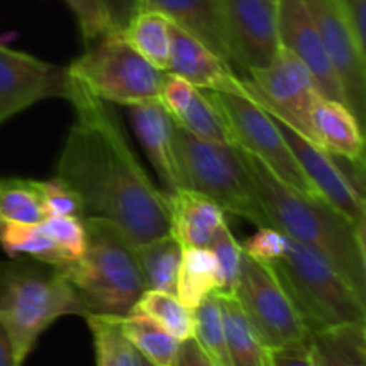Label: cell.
Masks as SVG:
<instances>
[{
    "label": "cell",
    "mask_w": 366,
    "mask_h": 366,
    "mask_svg": "<svg viewBox=\"0 0 366 366\" xmlns=\"http://www.w3.org/2000/svg\"><path fill=\"white\" fill-rule=\"evenodd\" d=\"M311 332L366 322V302L322 254L288 238L270 264Z\"/></svg>",
    "instance_id": "5b68a950"
},
{
    "label": "cell",
    "mask_w": 366,
    "mask_h": 366,
    "mask_svg": "<svg viewBox=\"0 0 366 366\" xmlns=\"http://www.w3.org/2000/svg\"><path fill=\"white\" fill-rule=\"evenodd\" d=\"M0 245L9 256H29L39 263L54 264V267L70 263L39 224H2Z\"/></svg>",
    "instance_id": "f546056e"
},
{
    "label": "cell",
    "mask_w": 366,
    "mask_h": 366,
    "mask_svg": "<svg viewBox=\"0 0 366 366\" xmlns=\"http://www.w3.org/2000/svg\"><path fill=\"white\" fill-rule=\"evenodd\" d=\"M272 2H275V0H272Z\"/></svg>",
    "instance_id": "f6af8a7d"
},
{
    "label": "cell",
    "mask_w": 366,
    "mask_h": 366,
    "mask_svg": "<svg viewBox=\"0 0 366 366\" xmlns=\"http://www.w3.org/2000/svg\"><path fill=\"white\" fill-rule=\"evenodd\" d=\"M21 365L24 363H21L20 357H18L13 338H11L6 324L0 320V366H21Z\"/></svg>",
    "instance_id": "7bdbcfd3"
},
{
    "label": "cell",
    "mask_w": 366,
    "mask_h": 366,
    "mask_svg": "<svg viewBox=\"0 0 366 366\" xmlns=\"http://www.w3.org/2000/svg\"><path fill=\"white\" fill-rule=\"evenodd\" d=\"M129 117L139 145L159 179L161 192L172 197L184 189L175 150V120L172 114L156 99L129 106Z\"/></svg>",
    "instance_id": "e0dca14e"
},
{
    "label": "cell",
    "mask_w": 366,
    "mask_h": 366,
    "mask_svg": "<svg viewBox=\"0 0 366 366\" xmlns=\"http://www.w3.org/2000/svg\"><path fill=\"white\" fill-rule=\"evenodd\" d=\"M46 218L38 181L11 177L0 181V225L41 224Z\"/></svg>",
    "instance_id": "83f0119b"
},
{
    "label": "cell",
    "mask_w": 366,
    "mask_h": 366,
    "mask_svg": "<svg viewBox=\"0 0 366 366\" xmlns=\"http://www.w3.org/2000/svg\"><path fill=\"white\" fill-rule=\"evenodd\" d=\"M143 9L164 14L179 29L202 41L234 68L222 0H142ZM142 9V11H143Z\"/></svg>",
    "instance_id": "ac0fdd59"
},
{
    "label": "cell",
    "mask_w": 366,
    "mask_h": 366,
    "mask_svg": "<svg viewBox=\"0 0 366 366\" xmlns=\"http://www.w3.org/2000/svg\"><path fill=\"white\" fill-rule=\"evenodd\" d=\"M243 79L268 113L317 145L311 114L324 93L313 71L295 54L281 46L270 64L249 71Z\"/></svg>",
    "instance_id": "30bf717a"
},
{
    "label": "cell",
    "mask_w": 366,
    "mask_h": 366,
    "mask_svg": "<svg viewBox=\"0 0 366 366\" xmlns=\"http://www.w3.org/2000/svg\"><path fill=\"white\" fill-rule=\"evenodd\" d=\"M175 122L200 139L234 145V138L225 122V117L218 109L217 104L211 100L207 92H202V89H195L189 106Z\"/></svg>",
    "instance_id": "4dcf8cb0"
},
{
    "label": "cell",
    "mask_w": 366,
    "mask_h": 366,
    "mask_svg": "<svg viewBox=\"0 0 366 366\" xmlns=\"http://www.w3.org/2000/svg\"><path fill=\"white\" fill-rule=\"evenodd\" d=\"M311 122L318 147L365 168L363 125L345 102L322 95L315 104Z\"/></svg>",
    "instance_id": "d6986e66"
},
{
    "label": "cell",
    "mask_w": 366,
    "mask_h": 366,
    "mask_svg": "<svg viewBox=\"0 0 366 366\" xmlns=\"http://www.w3.org/2000/svg\"><path fill=\"white\" fill-rule=\"evenodd\" d=\"M122 36L142 54L150 64L159 70H168L172 52V21L164 14L143 9L129 21Z\"/></svg>",
    "instance_id": "cb8c5ba5"
},
{
    "label": "cell",
    "mask_w": 366,
    "mask_h": 366,
    "mask_svg": "<svg viewBox=\"0 0 366 366\" xmlns=\"http://www.w3.org/2000/svg\"><path fill=\"white\" fill-rule=\"evenodd\" d=\"M342 84L349 109L366 120V49L356 38L342 0H304Z\"/></svg>",
    "instance_id": "8fae6325"
},
{
    "label": "cell",
    "mask_w": 366,
    "mask_h": 366,
    "mask_svg": "<svg viewBox=\"0 0 366 366\" xmlns=\"http://www.w3.org/2000/svg\"><path fill=\"white\" fill-rule=\"evenodd\" d=\"M136 254L142 267L145 290L175 293V282L182 259L181 243L172 234H164L136 245Z\"/></svg>",
    "instance_id": "d4e9b609"
},
{
    "label": "cell",
    "mask_w": 366,
    "mask_h": 366,
    "mask_svg": "<svg viewBox=\"0 0 366 366\" xmlns=\"http://www.w3.org/2000/svg\"><path fill=\"white\" fill-rule=\"evenodd\" d=\"M234 66L245 75L270 64L281 49L277 9L272 0H222Z\"/></svg>",
    "instance_id": "5bb4252c"
},
{
    "label": "cell",
    "mask_w": 366,
    "mask_h": 366,
    "mask_svg": "<svg viewBox=\"0 0 366 366\" xmlns=\"http://www.w3.org/2000/svg\"><path fill=\"white\" fill-rule=\"evenodd\" d=\"M174 139L184 189L202 193L224 213L238 214L257 227L270 225L238 145L200 139L177 122Z\"/></svg>",
    "instance_id": "8992f818"
},
{
    "label": "cell",
    "mask_w": 366,
    "mask_h": 366,
    "mask_svg": "<svg viewBox=\"0 0 366 366\" xmlns=\"http://www.w3.org/2000/svg\"><path fill=\"white\" fill-rule=\"evenodd\" d=\"M63 2L74 13L86 46L93 45L114 31L102 0H63Z\"/></svg>",
    "instance_id": "e575fe53"
},
{
    "label": "cell",
    "mask_w": 366,
    "mask_h": 366,
    "mask_svg": "<svg viewBox=\"0 0 366 366\" xmlns=\"http://www.w3.org/2000/svg\"><path fill=\"white\" fill-rule=\"evenodd\" d=\"M120 325L139 356L154 366H174L181 342L159 324L142 313H129L120 318Z\"/></svg>",
    "instance_id": "484cf974"
},
{
    "label": "cell",
    "mask_w": 366,
    "mask_h": 366,
    "mask_svg": "<svg viewBox=\"0 0 366 366\" xmlns=\"http://www.w3.org/2000/svg\"><path fill=\"white\" fill-rule=\"evenodd\" d=\"M310 349L317 366H366V322L311 332Z\"/></svg>",
    "instance_id": "44dd1931"
},
{
    "label": "cell",
    "mask_w": 366,
    "mask_h": 366,
    "mask_svg": "<svg viewBox=\"0 0 366 366\" xmlns=\"http://www.w3.org/2000/svg\"><path fill=\"white\" fill-rule=\"evenodd\" d=\"M142 366H154V365H152V363H149V361L143 360V357H142Z\"/></svg>",
    "instance_id": "ee69618b"
},
{
    "label": "cell",
    "mask_w": 366,
    "mask_h": 366,
    "mask_svg": "<svg viewBox=\"0 0 366 366\" xmlns=\"http://www.w3.org/2000/svg\"><path fill=\"white\" fill-rule=\"evenodd\" d=\"M352 31L366 49V0H342Z\"/></svg>",
    "instance_id": "b9f144b4"
},
{
    "label": "cell",
    "mask_w": 366,
    "mask_h": 366,
    "mask_svg": "<svg viewBox=\"0 0 366 366\" xmlns=\"http://www.w3.org/2000/svg\"><path fill=\"white\" fill-rule=\"evenodd\" d=\"M243 252L259 263L272 264L282 257L288 247V236L279 229L267 225L259 227L245 243H243Z\"/></svg>",
    "instance_id": "8d00e7d4"
},
{
    "label": "cell",
    "mask_w": 366,
    "mask_h": 366,
    "mask_svg": "<svg viewBox=\"0 0 366 366\" xmlns=\"http://www.w3.org/2000/svg\"><path fill=\"white\" fill-rule=\"evenodd\" d=\"M66 71L104 102L125 107L156 100L167 74L136 52L118 31L86 46Z\"/></svg>",
    "instance_id": "52a82bcc"
},
{
    "label": "cell",
    "mask_w": 366,
    "mask_h": 366,
    "mask_svg": "<svg viewBox=\"0 0 366 366\" xmlns=\"http://www.w3.org/2000/svg\"><path fill=\"white\" fill-rule=\"evenodd\" d=\"M195 89V86L189 84L186 79L167 71L163 79V84H161L157 100L163 104V107L172 114V118L177 120V118L184 113L186 107L189 106V102H192Z\"/></svg>",
    "instance_id": "74e56055"
},
{
    "label": "cell",
    "mask_w": 366,
    "mask_h": 366,
    "mask_svg": "<svg viewBox=\"0 0 366 366\" xmlns=\"http://www.w3.org/2000/svg\"><path fill=\"white\" fill-rule=\"evenodd\" d=\"M64 99L74 106L75 122L56 177L77 195L82 218L117 225L134 245L170 234L168 197L142 167L109 104L71 75Z\"/></svg>",
    "instance_id": "6da1fadb"
},
{
    "label": "cell",
    "mask_w": 366,
    "mask_h": 366,
    "mask_svg": "<svg viewBox=\"0 0 366 366\" xmlns=\"http://www.w3.org/2000/svg\"><path fill=\"white\" fill-rule=\"evenodd\" d=\"M132 311L152 318L179 342L193 338V332H195L193 310L184 306L175 293L145 290Z\"/></svg>",
    "instance_id": "f1b7e54d"
},
{
    "label": "cell",
    "mask_w": 366,
    "mask_h": 366,
    "mask_svg": "<svg viewBox=\"0 0 366 366\" xmlns=\"http://www.w3.org/2000/svg\"><path fill=\"white\" fill-rule=\"evenodd\" d=\"M170 204V234L182 249L209 247L225 222V213L218 204L193 189H181L168 197Z\"/></svg>",
    "instance_id": "ffe728a7"
},
{
    "label": "cell",
    "mask_w": 366,
    "mask_h": 366,
    "mask_svg": "<svg viewBox=\"0 0 366 366\" xmlns=\"http://www.w3.org/2000/svg\"><path fill=\"white\" fill-rule=\"evenodd\" d=\"M97 366H142V356L124 335L118 317L88 315Z\"/></svg>",
    "instance_id": "4316f807"
},
{
    "label": "cell",
    "mask_w": 366,
    "mask_h": 366,
    "mask_svg": "<svg viewBox=\"0 0 366 366\" xmlns=\"http://www.w3.org/2000/svg\"><path fill=\"white\" fill-rule=\"evenodd\" d=\"M211 252L217 257L218 290L220 293H234L243 263V247L234 238L227 224L220 227L213 242L209 243Z\"/></svg>",
    "instance_id": "d6a6232c"
},
{
    "label": "cell",
    "mask_w": 366,
    "mask_h": 366,
    "mask_svg": "<svg viewBox=\"0 0 366 366\" xmlns=\"http://www.w3.org/2000/svg\"><path fill=\"white\" fill-rule=\"evenodd\" d=\"M66 68L0 43V125L45 99L66 93Z\"/></svg>",
    "instance_id": "7c38bea8"
},
{
    "label": "cell",
    "mask_w": 366,
    "mask_h": 366,
    "mask_svg": "<svg viewBox=\"0 0 366 366\" xmlns=\"http://www.w3.org/2000/svg\"><path fill=\"white\" fill-rule=\"evenodd\" d=\"M242 154L272 227L322 254L365 299V232L322 197L292 188L254 154L243 149Z\"/></svg>",
    "instance_id": "7a4b0ae2"
},
{
    "label": "cell",
    "mask_w": 366,
    "mask_h": 366,
    "mask_svg": "<svg viewBox=\"0 0 366 366\" xmlns=\"http://www.w3.org/2000/svg\"><path fill=\"white\" fill-rule=\"evenodd\" d=\"M231 366H268V350L232 293L217 292Z\"/></svg>",
    "instance_id": "7402d4cb"
},
{
    "label": "cell",
    "mask_w": 366,
    "mask_h": 366,
    "mask_svg": "<svg viewBox=\"0 0 366 366\" xmlns=\"http://www.w3.org/2000/svg\"><path fill=\"white\" fill-rule=\"evenodd\" d=\"M207 95L225 117L234 138V145L254 154L292 188L307 195L320 197L304 175L274 117L254 97L218 92H207Z\"/></svg>",
    "instance_id": "9c48e42d"
},
{
    "label": "cell",
    "mask_w": 366,
    "mask_h": 366,
    "mask_svg": "<svg viewBox=\"0 0 366 366\" xmlns=\"http://www.w3.org/2000/svg\"><path fill=\"white\" fill-rule=\"evenodd\" d=\"M43 231L54 239L68 261H75L84 254L88 236H86L84 218L81 217H46L39 224Z\"/></svg>",
    "instance_id": "836d02e7"
},
{
    "label": "cell",
    "mask_w": 366,
    "mask_h": 366,
    "mask_svg": "<svg viewBox=\"0 0 366 366\" xmlns=\"http://www.w3.org/2000/svg\"><path fill=\"white\" fill-rule=\"evenodd\" d=\"M86 250L79 259L59 264L88 315L127 317L145 292L136 245L100 218H84Z\"/></svg>",
    "instance_id": "3957f363"
},
{
    "label": "cell",
    "mask_w": 366,
    "mask_h": 366,
    "mask_svg": "<svg viewBox=\"0 0 366 366\" xmlns=\"http://www.w3.org/2000/svg\"><path fill=\"white\" fill-rule=\"evenodd\" d=\"M274 117V114H272ZM282 138L286 139L292 149L293 156L299 161L304 175L313 184L318 195L331 204L336 211L343 214L347 220L354 224L357 231L365 232V197L360 189L354 186L352 179L349 177L345 168L338 164L336 156L329 154L322 147L315 145L302 134L293 131L286 124L274 117Z\"/></svg>",
    "instance_id": "4fadbf2b"
},
{
    "label": "cell",
    "mask_w": 366,
    "mask_h": 366,
    "mask_svg": "<svg viewBox=\"0 0 366 366\" xmlns=\"http://www.w3.org/2000/svg\"><path fill=\"white\" fill-rule=\"evenodd\" d=\"M174 366H217L211 361V357L200 349L195 338H189L181 342L175 357Z\"/></svg>",
    "instance_id": "60d3db41"
},
{
    "label": "cell",
    "mask_w": 366,
    "mask_h": 366,
    "mask_svg": "<svg viewBox=\"0 0 366 366\" xmlns=\"http://www.w3.org/2000/svg\"><path fill=\"white\" fill-rule=\"evenodd\" d=\"M281 46L295 54L317 79L322 93L345 102L342 84L304 0H275Z\"/></svg>",
    "instance_id": "9a60e30c"
},
{
    "label": "cell",
    "mask_w": 366,
    "mask_h": 366,
    "mask_svg": "<svg viewBox=\"0 0 366 366\" xmlns=\"http://www.w3.org/2000/svg\"><path fill=\"white\" fill-rule=\"evenodd\" d=\"M232 295L267 350L310 342L311 331L270 264L243 252L242 272Z\"/></svg>",
    "instance_id": "ba28073f"
},
{
    "label": "cell",
    "mask_w": 366,
    "mask_h": 366,
    "mask_svg": "<svg viewBox=\"0 0 366 366\" xmlns=\"http://www.w3.org/2000/svg\"><path fill=\"white\" fill-rule=\"evenodd\" d=\"M268 366H317L311 356L310 342L285 349L268 350Z\"/></svg>",
    "instance_id": "f35d334b"
},
{
    "label": "cell",
    "mask_w": 366,
    "mask_h": 366,
    "mask_svg": "<svg viewBox=\"0 0 366 366\" xmlns=\"http://www.w3.org/2000/svg\"><path fill=\"white\" fill-rule=\"evenodd\" d=\"M218 290L217 257L209 247H192L182 249L181 267H179L175 295L189 310L200 306L206 297Z\"/></svg>",
    "instance_id": "603a6c76"
},
{
    "label": "cell",
    "mask_w": 366,
    "mask_h": 366,
    "mask_svg": "<svg viewBox=\"0 0 366 366\" xmlns=\"http://www.w3.org/2000/svg\"><path fill=\"white\" fill-rule=\"evenodd\" d=\"M195 318V332L193 338L200 345V349L211 357L217 366H231L229 363L227 345H225L224 320H222L220 302L217 292L200 302L199 307L193 310Z\"/></svg>",
    "instance_id": "1f68e13d"
},
{
    "label": "cell",
    "mask_w": 366,
    "mask_h": 366,
    "mask_svg": "<svg viewBox=\"0 0 366 366\" xmlns=\"http://www.w3.org/2000/svg\"><path fill=\"white\" fill-rule=\"evenodd\" d=\"M167 71L186 79L189 84L202 92L252 97L245 79L239 77L231 64L225 63L202 41L174 24H172V52Z\"/></svg>",
    "instance_id": "2e32d148"
},
{
    "label": "cell",
    "mask_w": 366,
    "mask_h": 366,
    "mask_svg": "<svg viewBox=\"0 0 366 366\" xmlns=\"http://www.w3.org/2000/svg\"><path fill=\"white\" fill-rule=\"evenodd\" d=\"M41 202L46 217H81L82 207L77 195L64 182L54 177L49 181H38Z\"/></svg>",
    "instance_id": "d590c367"
},
{
    "label": "cell",
    "mask_w": 366,
    "mask_h": 366,
    "mask_svg": "<svg viewBox=\"0 0 366 366\" xmlns=\"http://www.w3.org/2000/svg\"><path fill=\"white\" fill-rule=\"evenodd\" d=\"M31 263L0 267V320L24 363L39 336L63 317H88L59 267Z\"/></svg>",
    "instance_id": "277c9868"
},
{
    "label": "cell",
    "mask_w": 366,
    "mask_h": 366,
    "mask_svg": "<svg viewBox=\"0 0 366 366\" xmlns=\"http://www.w3.org/2000/svg\"><path fill=\"white\" fill-rule=\"evenodd\" d=\"M114 31L122 32L129 21L143 9L142 0H102Z\"/></svg>",
    "instance_id": "ab89813d"
}]
</instances>
